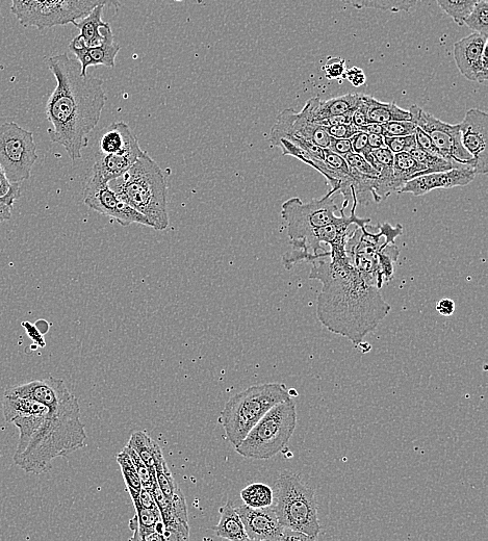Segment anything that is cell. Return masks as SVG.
<instances>
[{"instance_id": "7c38bea8", "label": "cell", "mask_w": 488, "mask_h": 541, "mask_svg": "<svg viewBox=\"0 0 488 541\" xmlns=\"http://www.w3.org/2000/svg\"><path fill=\"white\" fill-rule=\"evenodd\" d=\"M84 202L91 210L113 219L121 226L139 224L151 227L149 221L112 190L108 183L93 175L88 180Z\"/></svg>"}, {"instance_id": "8fae6325", "label": "cell", "mask_w": 488, "mask_h": 541, "mask_svg": "<svg viewBox=\"0 0 488 541\" xmlns=\"http://www.w3.org/2000/svg\"><path fill=\"white\" fill-rule=\"evenodd\" d=\"M409 113L412 117L410 120L430 137L445 159L470 166L475 170L476 163L473 157L461 144L459 124L445 123L416 105L410 107Z\"/></svg>"}, {"instance_id": "1f68e13d", "label": "cell", "mask_w": 488, "mask_h": 541, "mask_svg": "<svg viewBox=\"0 0 488 541\" xmlns=\"http://www.w3.org/2000/svg\"><path fill=\"white\" fill-rule=\"evenodd\" d=\"M117 462L121 468L128 493L133 501L139 500L142 483L130 455L122 450L117 455Z\"/></svg>"}, {"instance_id": "ffe728a7", "label": "cell", "mask_w": 488, "mask_h": 541, "mask_svg": "<svg viewBox=\"0 0 488 541\" xmlns=\"http://www.w3.org/2000/svg\"><path fill=\"white\" fill-rule=\"evenodd\" d=\"M359 102H361L359 94H347L328 100L314 97L306 102L300 114L307 120L319 123L327 118L354 111Z\"/></svg>"}, {"instance_id": "7a4b0ae2", "label": "cell", "mask_w": 488, "mask_h": 541, "mask_svg": "<svg viewBox=\"0 0 488 541\" xmlns=\"http://www.w3.org/2000/svg\"><path fill=\"white\" fill-rule=\"evenodd\" d=\"M47 65L57 81L46 105V117L51 124L48 135L51 141L63 146L70 160L75 162L83 158V150L105 109L104 82L82 75L80 62L67 54L49 58Z\"/></svg>"}, {"instance_id": "d6986e66", "label": "cell", "mask_w": 488, "mask_h": 541, "mask_svg": "<svg viewBox=\"0 0 488 541\" xmlns=\"http://www.w3.org/2000/svg\"><path fill=\"white\" fill-rule=\"evenodd\" d=\"M145 153L140 146L139 140H137L118 152L98 154L91 175L109 184L111 180L130 170Z\"/></svg>"}, {"instance_id": "836d02e7", "label": "cell", "mask_w": 488, "mask_h": 541, "mask_svg": "<svg viewBox=\"0 0 488 541\" xmlns=\"http://www.w3.org/2000/svg\"><path fill=\"white\" fill-rule=\"evenodd\" d=\"M292 250L282 256V263L286 269H292L296 264L301 262L313 263L318 260L317 257L308 249L304 240L291 241Z\"/></svg>"}, {"instance_id": "b9f144b4", "label": "cell", "mask_w": 488, "mask_h": 541, "mask_svg": "<svg viewBox=\"0 0 488 541\" xmlns=\"http://www.w3.org/2000/svg\"><path fill=\"white\" fill-rule=\"evenodd\" d=\"M350 168L357 171L358 173L369 175V176H378V172L368 163V161L353 151L346 154L343 157Z\"/></svg>"}, {"instance_id": "74e56055", "label": "cell", "mask_w": 488, "mask_h": 541, "mask_svg": "<svg viewBox=\"0 0 488 541\" xmlns=\"http://www.w3.org/2000/svg\"><path fill=\"white\" fill-rule=\"evenodd\" d=\"M123 450L128 455H130L141 480L142 486L150 489L151 491L153 483L157 481V475L151 473V471L145 465L144 461L140 458V456L136 453L134 449L126 446Z\"/></svg>"}, {"instance_id": "bcb514c9", "label": "cell", "mask_w": 488, "mask_h": 541, "mask_svg": "<svg viewBox=\"0 0 488 541\" xmlns=\"http://www.w3.org/2000/svg\"><path fill=\"white\" fill-rule=\"evenodd\" d=\"M415 136H416L417 146L419 148L432 154V156L443 157L439 149L436 148V146L430 139V137L423 130H421L420 127H417Z\"/></svg>"}, {"instance_id": "9c48e42d", "label": "cell", "mask_w": 488, "mask_h": 541, "mask_svg": "<svg viewBox=\"0 0 488 541\" xmlns=\"http://www.w3.org/2000/svg\"><path fill=\"white\" fill-rule=\"evenodd\" d=\"M338 212L335 199L325 195L310 203H303L300 198H291L282 204L281 217L287 222L291 241H307L315 229L341 221L345 216V209L340 211L341 216H337Z\"/></svg>"}, {"instance_id": "ba28073f", "label": "cell", "mask_w": 488, "mask_h": 541, "mask_svg": "<svg viewBox=\"0 0 488 541\" xmlns=\"http://www.w3.org/2000/svg\"><path fill=\"white\" fill-rule=\"evenodd\" d=\"M97 6H112L114 0H12L11 12L25 28L45 30L86 17Z\"/></svg>"}, {"instance_id": "277c9868", "label": "cell", "mask_w": 488, "mask_h": 541, "mask_svg": "<svg viewBox=\"0 0 488 541\" xmlns=\"http://www.w3.org/2000/svg\"><path fill=\"white\" fill-rule=\"evenodd\" d=\"M109 186L144 216L151 228L164 231L169 227L167 180L147 152L125 174L111 180Z\"/></svg>"}, {"instance_id": "83f0119b", "label": "cell", "mask_w": 488, "mask_h": 541, "mask_svg": "<svg viewBox=\"0 0 488 541\" xmlns=\"http://www.w3.org/2000/svg\"><path fill=\"white\" fill-rule=\"evenodd\" d=\"M423 172V166L409 152L395 154L393 175L403 187L410 179L420 176Z\"/></svg>"}, {"instance_id": "6125c7cd", "label": "cell", "mask_w": 488, "mask_h": 541, "mask_svg": "<svg viewBox=\"0 0 488 541\" xmlns=\"http://www.w3.org/2000/svg\"><path fill=\"white\" fill-rule=\"evenodd\" d=\"M289 394H290L291 398H293V399L295 397H298V392L296 390H294V389L289 390Z\"/></svg>"}, {"instance_id": "5b68a950", "label": "cell", "mask_w": 488, "mask_h": 541, "mask_svg": "<svg viewBox=\"0 0 488 541\" xmlns=\"http://www.w3.org/2000/svg\"><path fill=\"white\" fill-rule=\"evenodd\" d=\"M290 398L282 383L256 384L231 397L218 419L228 442L237 447L273 406Z\"/></svg>"}, {"instance_id": "8d00e7d4", "label": "cell", "mask_w": 488, "mask_h": 541, "mask_svg": "<svg viewBox=\"0 0 488 541\" xmlns=\"http://www.w3.org/2000/svg\"><path fill=\"white\" fill-rule=\"evenodd\" d=\"M417 125L412 120L393 121L382 124L384 137H403L415 135Z\"/></svg>"}, {"instance_id": "f5cc1de1", "label": "cell", "mask_w": 488, "mask_h": 541, "mask_svg": "<svg viewBox=\"0 0 488 541\" xmlns=\"http://www.w3.org/2000/svg\"><path fill=\"white\" fill-rule=\"evenodd\" d=\"M133 502H134L135 506H140V507H143V508L152 509V508H157L158 507L157 502H156V500H154V497H153L150 489L145 488L143 486L141 488L139 500L133 501Z\"/></svg>"}, {"instance_id": "cb8c5ba5", "label": "cell", "mask_w": 488, "mask_h": 541, "mask_svg": "<svg viewBox=\"0 0 488 541\" xmlns=\"http://www.w3.org/2000/svg\"><path fill=\"white\" fill-rule=\"evenodd\" d=\"M127 446L134 449L151 473L156 475L157 462L164 457L158 443L154 442L146 432L138 431L132 434Z\"/></svg>"}, {"instance_id": "f6af8a7d", "label": "cell", "mask_w": 488, "mask_h": 541, "mask_svg": "<svg viewBox=\"0 0 488 541\" xmlns=\"http://www.w3.org/2000/svg\"><path fill=\"white\" fill-rule=\"evenodd\" d=\"M325 128L327 134L331 138L335 139L350 140L355 134L358 133V128L352 123L325 126Z\"/></svg>"}, {"instance_id": "4316f807", "label": "cell", "mask_w": 488, "mask_h": 541, "mask_svg": "<svg viewBox=\"0 0 488 541\" xmlns=\"http://www.w3.org/2000/svg\"><path fill=\"white\" fill-rule=\"evenodd\" d=\"M355 9H374L384 12H408L414 9L420 0H339Z\"/></svg>"}, {"instance_id": "d6a6232c", "label": "cell", "mask_w": 488, "mask_h": 541, "mask_svg": "<svg viewBox=\"0 0 488 541\" xmlns=\"http://www.w3.org/2000/svg\"><path fill=\"white\" fill-rule=\"evenodd\" d=\"M436 3L459 27H464L478 0H436Z\"/></svg>"}, {"instance_id": "91938a15", "label": "cell", "mask_w": 488, "mask_h": 541, "mask_svg": "<svg viewBox=\"0 0 488 541\" xmlns=\"http://www.w3.org/2000/svg\"><path fill=\"white\" fill-rule=\"evenodd\" d=\"M11 188L8 178L2 167H0V197L5 196Z\"/></svg>"}, {"instance_id": "9f6ffc18", "label": "cell", "mask_w": 488, "mask_h": 541, "mask_svg": "<svg viewBox=\"0 0 488 541\" xmlns=\"http://www.w3.org/2000/svg\"><path fill=\"white\" fill-rule=\"evenodd\" d=\"M291 541V540H297V541H306V540H316L315 538L308 536L306 534L300 533L298 531H294L288 528H285L284 533V541Z\"/></svg>"}, {"instance_id": "be15d7a7", "label": "cell", "mask_w": 488, "mask_h": 541, "mask_svg": "<svg viewBox=\"0 0 488 541\" xmlns=\"http://www.w3.org/2000/svg\"><path fill=\"white\" fill-rule=\"evenodd\" d=\"M175 2H183V0H175Z\"/></svg>"}, {"instance_id": "f907efd6", "label": "cell", "mask_w": 488, "mask_h": 541, "mask_svg": "<svg viewBox=\"0 0 488 541\" xmlns=\"http://www.w3.org/2000/svg\"><path fill=\"white\" fill-rule=\"evenodd\" d=\"M368 123V107L361 95V102H359L358 107L354 110L352 115V124L358 128Z\"/></svg>"}, {"instance_id": "9a60e30c", "label": "cell", "mask_w": 488, "mask_h": 541, "mask_svg": "<svg viewBox=\"0 0 488 541\" xmlns=\"http://www.w3.org/2000/svg\"><path fill=\"white\" fill-rule=\"evenodd\" d=\"M459 126L461 144L473 157L476 163V174H487L488 114L478 109H471Z\"/></svg>"}, {"instance_id": "603a6c76", "label": "cell", "mask_w": 488, "mask_h": 541, "mask_svg": "<svg viewBox=\"0 0 488 541\" xmlns=\"http://www.w3.org/2000/svg\"><path fill=\"white\" fill-rule=\"evenodd\" d=\"M368 107L369 123L384 124L412 119L409 111L398 107L395 102H382L369 95H362Z\"/></svg>"}, {"instance_id": "52a82bcc", "label": "cell", "mask_w": 488, "mask_h": 541, "mask_svg": "<svg viewBox=\"0 0 488 541\" xmlns=\"http://www.w3.org/2000/svg\"><path fill=\"white\" fill-rule=\"evenodd\" d=\"M296 426V403L290 398L273 406L235 447L236 452L244 458L270 459L287 447Z\"/></svg>"}, {"instance_id": "60d3db41", "label": "cell", "mask_w": 488, "mask_h": 541, "mask_svg": "<svg viewBox=\"0 0 488 541\" xmlns=\"http://www.w3.org/2000/svg\"><path fill=\"white\" fill-rule=\"evenodd\" d=\"M385 146L393 153L409 152L417 147L416 136L384 137Z\"/></svg>"}, {"instance_id": "3957f363", "label": "cell", "mask_w": 488, "mask_h": 541, "mask_svg": "<svg viewBox=\"0 0 488 541\" xmlns=\"http://www.w3.org/2000/svg\"><path fill=\"white\" fill-rule=\"evenodd\" d=\"M47 414L25 451L14 458L29 474L41 475L53 468V461L86 446L87 434L81 420L79 400L64 385L50 402Z\"/></svg>"}, {"instance_id": "e0dca14e", "label": "cell", "mask_w": 488, "mask_h": 541, "mask_svg": "<svg viewBox=\"0 0 488 541\" xmlns=\"http://www.w3.org/2000/svg\"><path fill=\"white\" fill-rule=\"evenodd\" d=\"M476 175L473 168L452 169L420 175L410 179L399 194L409 193L420 197L438 189L466 187L473 182Z\"/></svg>"}, {"instance_id": "6f0895ef", "label": "cell", "mask_w": 488, "mask_h": 541, "mask_svg": "<svg viewBox=\"0 0 488 541\" xmlns=\"http://www.w3.org/2000/svg\"><path fill=\"white\" fill-rule=\"evenodd\" d=\"M359 132H363L367 135L377 134L383 135L382 124L379 123H368L364 126L358 127Z\"/></svg>"}, {"instance_id": "ac0fdd59", "label": "cell", "mask_w": 488, "mask_h": 541, "mask_svg": "<svg viewBox=\"0 0 488 541\" xmlns=\"http://www.w3.org/2000/svg\"><path fill=\"white\" fill-rule=\"evenodd\" d=\"M69 50L80 62L82 75H87L91 66L114 68L120 46L115 42L112 28L106 32L104 42L98 46H87L81 36L75 37L69 44Z\"/></svg>"}, {"instance_id": "484cf974", "label": "cell", "mask_w": 488, "mask_h": 541, "mask_svg": "<svg viewBox=\"0 0 488 541\" xmlns=\"http://www.w3.org/2000/svg\"><path fill=\"white\" fill-rule=\"evenodd\" d=\"M135 517L130 521V529L134 532L131 540L145 541L146 537L156 531V525L163 521L159 507L143 508L135 506Z\"/></svg>"}, {"instance_id": "f35d334b", "label": "cell", "mask_w": 488, "mask_h": 541, "mask_svg": "<svg viewBox=\"0 0 488 541\" xmlns=\"http://www.w3.org/2000/svg\"><path fill=\"white\" fill-rule=\"evenodd\" d=\"M20 198L19 184H11L9 192L0 197V223L11 219L14 203Z\"/></svg>"}, {"instance_id": "db71d44e", "label": "cell", "mask_w": 488, "mask_h": 541, "mask_svg": "<svg viewBox=\"0 0 488 541\" xmlns=\"http://www.w3.org/2000/svg\"><path fill=\"white\" fill-rule=\"evenodd\" d=\"M353 112L354 111H350V112H347V113L342 114V115L327 118L325 120L320 121L319 124H321L323 126L350 124V123H352Z\"/></svg>"}, {"instance_id": "ab89813d", "label": "cell", "mask_w": 488, "mask_h": 541, "mask_svg": "<svg viewBox=\"0 0 488 541\" xmlns=\"http://www.w3.org/2000/svg\"><path fill=\"white\" fill-rule=\"evenodd\" d=\"M346 61L342 58H329L323 67L328 81L346 80Z\"/></svg>"}, {"instance_id": "8992f818", "label": "cell", "mask_w": 488, "mask_h": 541, "mask_svg": "<svg viewBox=\"0 0 488 541\" xmlns=\"http://www.w3.org/2000/svg\"><path fill=\"white\" fill-rule=\"evenodd\" d=\"M272 508L285 528L318 539L321 525L314 489L291 472L282 473L273 489Z\"/></svg>"}, {"instance_id": "f546056e", "label": "cell", "mask_w": 488, "mask_h": 541, "mask_svg": "<svg viewBox=\"0 0 488 541\" xmlns=\"http://www.w3.org/2000/svg\"><path fill=\"white\" fill-rule=\"evenodd\" d=\"M48 411V410H47ZM36 414L15 419L12 423L19 429L20 437L14 458L20 456L28 448L33 436L40 428L47 414Z\"/></svg>"}, {"instance_id": "7dc6e473", "label": "cell", "mask_w": 488, "mask_h": 541, "mask_svg": "<svg viewBox=\"0 0 488 541\" xmlns=\"http://www.w3.org/2000/svg\"><path fill=\"white\" fill-rule=\"evenodd\" d=\"M371 153L381 167H393L395 153L388 147L372 149Z\"/></svg>"}, {"instance_id": "30bf717a", "label": "cell", "mask_w": 488, "mask_h": 541, "mask_svg": "<svg viewBox=\"0 0 488 541\" xmlns=\"http://www.w3.org/2000/svg\"><path fill=\"white\" fill-rule=\"evenodd\" d=\"M37 160V146L32 132L14 122L0 126V167L10 184L28 180Z\"/></svg>"}, {"instance_id": "4fadbf2b", "label": "cell", "mask_w": 488, "mask_h": 541, "mask_svg": "<svg viewBox=\"0 0 488 541\" xmlns=\"http://www.w3.org/2000/svg\"><path fill=\"white\" fill-rule=\"evenodd\" d=\"M280 139L290 142L305 140L322 148H328L331 137L325 126L307 120L293 109L282 111L272 127L269 142L275 146Z\"/></svg>"}, {"instance_id": "5bb4252c", "label": "cell", "mask_w": 488, "mask_h": 541, "mask_svg": "<svg viewBox=\"0 0 488 541\" xmlns=\"http://www.w3.org/2000/svg\"><path fill=\"white\" fill-rule=\"evenodd\" d=\"M458 70L470 82L485 85L488 81L487 37L474 33L454 44Z\"/></svg>"}, {"instance_id": "2e32d148", "label": "cell", "mask_w": 488, "mask_h": 541, "mask_svg": "<svg viewBox=\"0 0 488 541\" xmlns=\"http://www.w3.org/2000/svg\"><path fill=\"white\" fill-rule=\"evenodd\" d=\"M249 540L284 541L285 527L282 526L272 508H251L242 505L236 508Z\"/></svg>"}, {"instance_id": "44dd1931", "label": "cell", "mask_w": 488, "mask_h": 541, "mask_svg": "<svg viewBox=\"0 0 488 541\" xmlns=\"http://www.w3.org/2000/svg\"><path fill=\"white\" fill-rule=\"evenodd\" d=\"M104 9L105 6H97L86 17L72 23L80 30V36L87 46L94 47L104 42L106 32L111 27L101 19Z\"/></svg>"}, {"instance_id": "d4e9b609", "label": "cell", "mask_w": 488, "mask_h": 541, "mask_svg": "<svg viewBox=\"0 0 488 541\" xmlns=\"http://www.w3.org/2000/svg\"><path fill=\"white\" fill-rule=\"evenodd\" d=\"M3 407L7 423H12L17 418L43 414L48 410V407L40 402L16 396H5Z\"/></svg>"}, {"instance_id": "816d5d0a", "label": "cell", "mask_w": 488, "mask_h": 541, "mask_svg": "<svg viewBox=\"0 0 488 541\" xmlns=\"http://www.w3.org/2000/svg\"><path fill=\"white\" fill-rule=\"evenodd\" d=\"M328 149L344 157L352 151L351 141L331 138Z\"/></svg>"}, {"instance_id": "7402d4cb", "label": "cell", "mask_w": 488, "mask_h": 541, "mask_svg": "<svg viewBox=\"0 0 488 541\" xmlns=\"http://www.w3.org/2000/svg\"><path fill=\"white\" fill-rule=\"evenodd\" d=\"M220 521L214 528L218 537L230 541H247L249 540L243 522L240 518L233 503L228 501L219 510Z\"/></svg>"}, {"instance_id": "7bdbcfd3", "label": "cell", "mask_w": 488, "mask_h": 541, "mask_svg": "<svg viewBox=\"0 0 488 541\" xmlns=\"http://www.w3.org/2000/svg\"><path fill=\"white\" fill-rule=\"evenodd\" d=\"M171 504L175 512L176 518L182 523L189 525L188 522V510L185 496L178 485L175 488L173 496L171 498Z\"/></svg>"}, {"instance_id": "4dcf8cb0", "label": "cell", "mask_w": 488, "mask_h": 541, "mask_svg": "<svg viewBox=\"0 0 488 541\" xmlns=\"http://www.w3.org/2000/svg\"><path fill=\"white\" fill-rule=\"evenodd\" d=\"M244 504L251 508H265L273 504V489L264 483H252L241 492Z\"/></svg>"}, {"instance_id": "c3c4849f", "label": "cell", "mask_w": 488, "mask_h": 541, "mask_svg": "<svg viewBox=\"0 0 488 541\" xmlns=\"http://www.w3.org/2000/svg\"><path fill=\"white\" fill-rule=\"evenodd\" d=\"M350 141H351L352 151L357 154H361V156H364V154L371 151V148L369 147V143H368V135L363 132L358 131V133L355 134L350 139Z\"/></svg>"}, {"instance_id": "680465c9", "label": "cell", "mask_w": 488, "mask_h": 541, "mask_svg": "<svg viewBox=\"0 0 488 541\" xmlns=\"http://www.w3.org/2000/svg\"><path fill=\"white\" fill-rule=\"evenodd\" d=\"M368 143L371 149L387 147L385 146L383 135H377V134L368 135Z\"/></svg>"}, {"instance_id": "681fc988", "label": "cell", "mask_w": 488, "mask_h": 541, "mask_svg": "<svg viewBox=\"0 0 488 541\" xmlns=\"http://www.w3.org/2000/svg\"><path fill=\"white\" fill-rule=\"evenodd\" d=\"M346 80L355 88L362 87L367 82V76L363 69L352 67L346 71Z\"/></svg>"}, {"instance_id": "6da1fadb", "label": "cell", "mask_w": 488, "mask_h": 541, "mask_svg": "<svg viewBox=\"0 0 488 541\" xmlns=\"http://www.w3.org/2000/svg\"><path fill=\"white\" fill-rule=\"evenodd\" d=\"M310 279L322 282L317 301L319 321L354 346L363 343L391 312L381 289L370 285L348 257L330 260L327 256L314 261Z\"/></svg>"}, {"instance_id": "94428289", "label": "cell", "mask_w": 488, "mask_h": 541, "mask_svg": "<svg viewBox=\"0 0 488 541\" xmlns=\"http://www.w3.org/2000/svg\"><path fill=\"white\" fill-rule=\"evenodd\" d=\"M164 540H165L164 535L156 531L149 534L145 539V541H164Z\"/></svg>"}, {"instance_id": "e575fe53", "label": "cell", "mask_w": 488, "mask_h": 541, "mask_svg": "<svg viewBox=\"0 0 488 541\" xmlns=\"http://www.w3.org/2000/svg\"><path fill=\"white\" fill-rule=\"evenodd\" d=\"M465 25L475 33L488 37V0L476 4Z\"/></svg>"}, {"instance_id": "11a10c76", "label": "cell", "mask_w": 488, "mask_h": 541, "mask_svg": "<svg viewBox=\"0 0 488 541\" xmlns=\"http://www.w3.org/2000/svg\"><path fill=\"white\" fill-rule=\"evenodd\" d=\"M436 311L444 317H451L455 312V303L451 299H442L436 303Z\"/></svg>"}, {"instance_id": "d590c367", "label": "cell", "mask_w": 488, "mask_h": 541, "mask_svg": "<svg viewBox=\"0 0 488 541\" xmlns=\"http://www.w3.org/2000/svg\"><path fill=\"white\" fill-rule=\"evenodd\" d=\"M157 481L164 495L171 500L177 484L167 466L165 458L158 460L156 465Z\"/></svg>"}, {"instance_id": "f1b7e54d", "label": "cell", "mask_w": 488, "mask_h": 541, "mask_svg": "<svg viewBox=\"0 0 488 541\" xmlns=\"http://www.w3.org/2000/svg\"><path fill=\"white\" fill-rule=\"evenodd\" d=\"M409 153L423 166L424 172L421 175L444 172L452 169L472 168L443 157L432 156V154L422 150L418 146L413 150H410Z\"/></svg>"}, {"instance_id": "ee69618b", "label": "cell", "mask_w": 488, "mask_h": 541, "mask_svg": "<svg viewBox=\"0 0 488 541\" xmlns=\"http://www.w3.org/2000/svg\"><path fill=\"white\" fill-rule=\"evenodd\" d=\"M324 162L330 168L335 169L342 174L351 175V168L345 159L328 148H324Z\"/></svg>"}]
</instances>
